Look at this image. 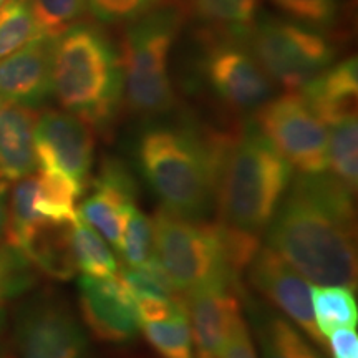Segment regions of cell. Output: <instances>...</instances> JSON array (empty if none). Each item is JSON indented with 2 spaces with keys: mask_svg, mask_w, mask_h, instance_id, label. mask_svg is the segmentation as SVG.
<instances>
[{
  "mask_svg": "<svg viewBox=\"0 0 358 358\" xmlns=\"http://www.w3.org/2000/svg\"><path fill=\"white\" fill-rule=\"evenodd\" d=\"M353 191L330 173L294 176L267 226L274 249L307 280L357 287Z\"/></svg>",
  "mask_w": 358,
  "mask_h": 358,
  "instance_id": "obj_1",
  "label": "cell"
},
{
  "mask_svg": "<svg viewBox=\"0 0 358 358\" xmlns=\"http://www.w3.org/2000/svg\"><path fill=\"white\" fill-rule=\"evenodd\" d=\"M229 136L158 124L143 131L138 163L163 209L201 221L216 203L219 169Z\"/></svg>",
  "mask_w": 358,
  "mask_h": 358,
  "instance_id": "obj_2",
  "label": "cell"
},
{
  "mask_svg": "<svg viewBox=\"0 0 358 358\" xmlns=\"http://www.w3.org/2000/svg\"><path fill=\"white\" fill-rule=\"evenodd\" d=\"M52 95L96 131L111 128L124 101V78L120 47L103 27L82 20L58 35Z\"/></svg>",
  "mask_w": 358,
  "mask_h": 358,
  "instance_id": "obj_3",
  "label": "cell"
},
{
  "mask_svg": "<svg viewBox=\"0 0 358 358\" xmlns=\"http://www.w3.org/2000/svg\"><path fill=\"white\" fill-rule=\"evenodd\" d=\"M292 178L294 168L256 124L248 123L229 138L219 169V222L254 236L264 234Z\"/></svg>",
  "mask_w": 358,
  "mask_h": 358,
  "instance_id": "obj_4",
  "label": "cell"
},
{
  "mask_svg": "<svg viewBox=\"0 0 358 358\" xmlns=\"http://www.w3.org/2000/svg\"><path fill=\"white\" fill-rule=\"evenodd\" d=\"M185 19L176 3H168L127 24L120 53L124 101L134 113L164 115L176 103L169 77V55Z\"/></svg>",
  "mask_w": 358,
  "mask_h": 358,
  "instance_id": "obj_5",
  "label": "cell"
},
{
  "mask_svg": "<svg viewBox=\"0 0 358 358\" xmlns=\"http://www.w3.org/2000/svg\"><path fill=\"white\" fill-rule=\"evenodd\" d=\"M153 221V256L178 294L231 287L232 279L216 222L206 224L159 209Z\"/></svg>",
  "mask_w": 358,
  "mask_h": 358,
  "instance_id": "obj_6",
  "label": "cell"
},
{
  "mask_svg": "<svg viewBox=\"0 0 358 358\" xmlns=\"http://www.w3.org/2000/svg\"><path fill=\"white\" fill-rule=\"evenodd\" d=\"M248 43L272 83L287 92H299L337 58V48L325 32L267 13L257 15Z\"/></svg>",
  "mask_w": 358,
  "mask_h": 358,
  "instance_id": "obj_7",
  "label": "cell"
},
{
  "mask_svg": "<svg viewBox=\"0 0 358 358\" xmlns=\"http://www.w3.org/2000/svg\"><path fill=\"white\" fill-rule=\"evenodd\" d=\"M198 69L213 95L236 111H256L274 96V83L257 64L248 38L203 29Z\"/></svg>",
  "mask_w": 358,
  "mask_h": 358,
  "instance_id": "obj_8",
  "label": "cell"
},
{
  "mask_svg": "<svg viewBox=\"0 0 358 358\" xmlns=\"http://www.w3.org/2000/svg\"><path fill=\"white\" fill-rule=\"evenodd\" d=\"M252 123L294 169L327 171V127L297 92L272 96L256 110Z\"/></svg>",
  "mask_w": 358,
  "mask_h": 358,
  "instance_id": "obj_9",
  "label": "cell"
},
{
  "mask_svg": "<svg viewBox=\"0 0 358 358\" xmlns=\"http://www.w3.org/2000/svg\"><path fill=\"white\" fill-rule=\"evenodd\" d=\"M20 358H90V343L70 307L55 297L27 302L15 322Z\"/></svg>",
  "mask_w": 358,
  "mask_h": 358,
  "instance_id": "obj_10",
  "label": "cell"
},
{
  "mask_svg": "<svg viewBox=\"0 0 358 358\" xmlns=\"http://www.w3.org/2000/svg\"><path fill=\"white\" fill-rule=\"evenodd\" d=\"M37 169L69 176L85 191L95 158L93 128L65 110H47L37 115L34 128Z\"/></svg>",
  "mask_w": 358,
  "mask_h": 358,
  "instance_id": "obj_11",
  "label": "cell"
},
{
  "mask_svg": "<svg viewBox=\"0 0 358 358\" xmlns=\"http://www.w3.org/2000/svg\"><path fill=\"white\" fill-rule=\"evenodd\" d=\"M248 271L250 285L284 315H287V319L299 327L310 342L319 345L320 350H325L327 340L322 337L315 325L310 287L306 277L299 274L284 257L267 245L259 249Z\"/></svg>",
  "mask_w": 358,
  "mask_h": 358,
  "instance_id": "obj_12",
  "label": "cell"
},
{
  "mask_svg": "<svg viewBox=\"0 0 358 358\" xmlns=\"http://www.w3.org/2000/svg\"><path fill=\"white\" fill-rule=\"evenodd\" d=\"M78 301L85 325L98 340L106 343H128L140 332L136 301L120 275H82Z\"/></svg>",
  "mask_w": 358,
  "mask_h": 358,
  "instance_id": "obj_13",
  "label": "cell"
},
{
  "mask_svg": "<svg viewBox=\"0 0 358 358\" xmlns=\"http://www.w3.org/2000/svg\"><path fill=\"white\" fill-rule=\"evenodd\" d=\"M136 181L128 168L120 159H105L92 191L77 209L78 217L118 250L129 209L136 206Z\"/></svg>",
  "mask_w": 358,
  "mask_h": 358,
  "instance_id": "obj_14",
  "label": "cell"
},
{
  "mask_svg": "<svg viewBox=\"0 0 358 358\" xmlns=\"http://www.w3.org/2000/svg\"><path fill=\"white\" fill-rule=\"evenodd\" d=\"M55 42L57 37L37 34L0 60V103L37 110L52 96Z\"/></svg>",
  "mask_w": 358,
  "mask_h": 358,
  "instance_id": "obj_15",
  "label": "cell"
},
{
  "mask_svg": "<svg viewBox=\"0 0 358 358\" xmlns=\"http://www.w3.org/2000/svg\"><path fill=\"white\" fill-rule=\"evenodd\" d=\"M198 358H219L224 345L243 324V308L231 287H208L182 295Z\"/></svg>",
  "mask_w": 358,
  "mask_h": 358,
  "instance_id": "obj_16",
  "label": "cell"
},
{
  "mask_svg": "<svg viewBox=\"0 0 358 358\" xmlns=\"http://www.w3.org/2000/svg\"><path fill=\"white\" fill-rule=\"evenodd\" d=\"M37 111L0 103V181L10 182L37 171L34 128Z\"/></svg>",
  "mask_w": 358,
  "mask_h": 358,
  "instance_id": "obj_17",
  "label": "cell"
},
{
  "mask_svg": "<svg viewBox=\"0 0 358 358\" xmlns=\"http://www.w3.org/2000/svg\"><path fill=\"white\" fill-rule=\"evenodd\" d=\"M297 93L306 100L324 124L340 115L357 111V57L334 62L315 78L303 85Z\"/></svg>",
  "mask_w": 358,
  "mask_h": 358,
  "instance_id": "obj_18",
  "label": "cell"
},
{
  "mask_svg": "<svg viewBox=\"0 0 358 358\" xmlns=\"http://www.w3.org/2000/svg\"><path fill=\"white\" fill-rule=\"evenodd\" d=\"M73 224L42 221L20 252L25 254L35 268H40L53 279H71L78 271L71 248Z\"/></svg>",
  "mask_w": 358,
  "mask_h": 358,
  "instance_id": "obj_19",
  "label": "cell"
},
{
  "mask_svg": "<svg viewBox=\"0 0 358 358\" xmlns=\"http://www.w3.org/2000/svg\"><path fill=\"white\" fill-rule=\"evenodd\" d=\"M174 3L203 29L243 38H248L259 15V0H176Z\"/></svg>",
  "mask_w": 358,
  "mask_h": 358,
  "instance_id": "obj_20",
  "label": "cell"
},
{
  "mask_svg": "<svg viewBox=\"0 0 358 358\" xmlns=\"http://www.w3.org/2000/svg\"><path fill=\"white\" fill-rule=\"evenodd\" d=\"M327 171L355 192L358 182V122L357 111L340 115L325 123Z\"/></svg>",
  "mask_w": 358,
  "mask_h": 358,
  "instance_id": "obj_21",
  "label": "cell"
},
{
  "mask_svg": "<svg viewBox=\"0 0 358 358\" xmlns=\"http://www.w3.org/2000/svg\"><path fill=\"white\" fill-rule=\"evenodd\" d=\"M256 334L262 358H325L292 322L277 313H259Z\"/></svg>",
  "mask_w": 358,
  "mask_h": 358,
  "instance_id": "obj_22",
  "label": "cell"
},
{
  "mask_svg": "<svg viewBox=\"0 0 358 358\" xmlns=\"http://www.w3.org/2000/svg\"><path fill=\"white\" fill-rule=\"evenodd\" d=\"M35 209L45 221L73 224L78 219L77 199L83 189L65 174L37 169Z\"/></svg>",
  "mask_w": 358,
  "mask_h": 358,
  "instance_id": "obj_23",
  "label": "cell"
},
{
  "mask_svg": "<svg viewBox=\"0 0 358 358\" xmlns=\"http://www.w3.org/2000/svg\"><path fill=\"white\" fill-rule=\"evenodd\" d=\"M310 297L315 325L325 340L334 330L357 325L358 307L352 289L315 284L310 287Z\"/></svg>",
  "mask_w": 358,
  "mask_h": 358,
  "instance_id": "obj_24",
  "label": "cell"
},
{
  "mask_svg": "<svg viewBox=\"0 0 358 358\" xmlns=\"http://www.w3.org/2000/svg\"><path fill=\"white\" fill-rule=\"evenodd\" d=\"M71 248L77 268L85 275L105 279L118 274V262L111 252L110 244L80 217L71 226Z\"/></svg>",
  "mask_w": 358,
  "mask_h": 358,
  "instance_id": "obj_25",
  "label": "cell"
},
{
  "mask_svg": "<svg viewBox=\"0 0 358 358\" xmlns=\"http://www.w3.org/2000/svg\"><path fill=\"white\" fill-rule=\"evenodd\" d=\"M140 329L148 343L161 358H194L191 325L186 310L163 320L140 322Z\"/></svg>",
  "mask_w": 358,
  "mask_h": 358,
  "instance_id": "obj_26",
  "label": "cell"
},
{
  "mask_svg": "<svg viewBox=\"0 0 358 358\" xmlns=\"http://www.w3.org/2000/svg\"><path fill=\"white\" fill-rule=\"evenodd\" d=\"M35 266L12 245H0V329L6 324L7 306L35 284Z\"/></svg>",
  "mask_w": 358,
  "mask_h": 358,
  "instance_id": "obj_27",
  "label": "cell"
},
{
  "mask_svg": "<svg viewBox=\"0 0 358 358\" xmlns=\"http://www.w3.org/2000/svg\"><path fill=\"white\" fill-rule=\"evenodd\" d=\"M118 275L129 292L134 295V299L169 301V299L179 297L166 271L155 256H151L145 264L138 267H123L122 271H118Z\"/></svg>",
  "mask_w": 358,
  "mask_h": 358,
  "instance_id": "obj_28",
  "label": "cell"
},
{
  "mask_svg": "<svg viewBox=\"0 0 358 358\" xmlns=\"http://www.w3.org/2000/svg\"><path fill=\"white\" fill-rule=\"evenodd\" d=\"M38 34L58 37L87 13L85 0H27Z\"/></svg>",
  "mask_w": 358,
  "mask_h": 358,
  "instance_id": "obj_29",
  "label": "cell"
},
{
  "mask_svg": "<svg viewBox=\"0 0 358 358\" xmlns=\"http://www.w3.org/2000/svg\"><path fill=\"white\" fill-rule=\"evenodd\" d=\"M38 34L27 0H8L0 7V60Z\"/></svg>",
  "mask_w": 358,
  "mask_h": 358,
  "instance_id": "obj_30",
  "label": "cell"
},
{
  "mask_svg": "<svg viewBox=\"0 0 358 358\" xmlns=\"http://www.w3.org/2000/svg\"><path fill=\"white\" fill-rule=\"evenodd\" d=\"M285 19L312 29L327 30L337 25L342 13V0H268Z\"/></svg>",
  "mask_w": 358,
  "mask_h": 358,
  "instance_id": "obj_31",
  "label": "cell"
},
{
  "mask_svg": "<svg viewBox=\"0 0 358 358\" xmlns=\"http://www.w3.org/2000/svg\"><path fill=\"white\" fill-rule=\"evenodd\" d=\"M120 252L129 267H138L153 256V221L133 206L124 224Z\"/></svg>",
  "mask_w": 358,
  "mask_h": 358,
  "instance_id": "obj_32",
  "label": "cell"
},
{
  "mask_svg": "<svg viewBox=\"0 0 358 358\" xmlns=\"http://www.w3.org/2000/svg\"><path fill=\"white\" fill-rule=\"evenodd\" d=\"M87 12L98 24L127 25L173 0H85Z\"/></svg>",
  "mask_w": 358,
  "mask_h": 358,
  "instance_id": "obj_33",
  "label": "cell"
},
{
  "mask_svg": "<svg viewBox=\"0 0 358 358\" xmlns=\"http://www.w3.org/2000/svg\"><path fill=\"white\" fill-rule=\"evenodd\" d=\"M334 358H358V335L355 327L337 329L327 335Z\"/></svg>",
  "mask_w": 358,
  "mask_h": 358,
  "instance_id": "obj_34",
  "label": "cell"
},
{
  "mask_svg": "<svg viewBox=\"0 0 358 358\" xmlns=\"http://www.w3.org/2000/svg\"><path fill=\"white\" fill-rule=\"evenodd\" d=\"M219 358H257L256 348H254L245 322H243L234 330V334L231 335L226 345H224Z\"/></svg>",
  "mask_w": 358,
  "mask_h": 358,
  "instance_id": "obj_35",
  "label": "cell"
},
{
  "mask_svg": "<svg viewBox=\"0 0 358 358\" xmlns=\"http://www.w3.org/2000/svg\"><path fill=\"white\" fill-rule=\"evenodd\" d=\"M8 216V182L0 181V243L6 237Z\"/></svg>",
  "mask_w": 358,
  "mask_h": 358,
  "instance_id": "obj_36",
  "label": "cell"
},
{
  "mask_svg": "<svg viewBox=\"0 0 358 358\" xmlns=\"http://www.w3.org/2000/svg\"><path fill=\"white\" fill-rule=\"evenodd\" d=\"M0 358H10V357H8V353L3 350L2 347H0Z\"/></svg>",
  "mask_w": 358,
  "mask_h": 358,
  "instance_id": "obj_37",
  "label": "cell"
},
{
  "mask_svg": "<svg viewBox=\"0 0 358 358\" xmlns=\"http://www.w3.org/2000/svg\"><path fill=\"white\" fill-rule=\"evenodd\" d=\"M7 2H8V0H0V7H3V6H6Z\"/></svg>",
  "mask_w": 358,
  "mask_h": 358,
  "instance_id": "obj_38",
  "label": "cell"
}]
</instances>
